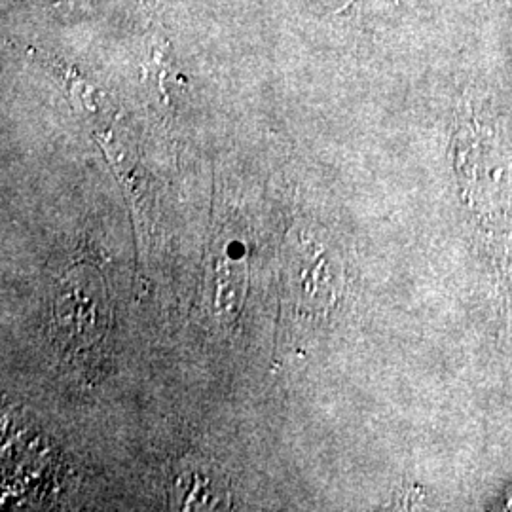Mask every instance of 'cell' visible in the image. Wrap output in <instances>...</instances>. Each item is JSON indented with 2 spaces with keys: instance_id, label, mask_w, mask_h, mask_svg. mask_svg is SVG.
<instances>
[{
  "instance_id": "obj_1",
  "label": "cell",
  "mask_w": 512,
  "mask_h": 512,
  "mask_svg": "<svg viewBox=\"0 0 512 512\" xmlns=\"http://www.w3.org/2000/svg\"><path fill=\"white\" fill-rule=\"evenodd\" d=\"M329 258L313 245H298L291 260V291L298 313H321L329 308L334 296L330 281Z\"/></svg>"
},
{
  "instance_id": "obj_2",
  "label": "cell",
  "mask_w": 512,
  "mask_h": 512,
  "mask_svg": "<svg viewBox=\"0 0 512 512\" xmlns=\"http://www.w3.org/2000/svg\"><path fill=\"white\" fill-rule=\"evenodd\" d=\"M92 287L78 283L76 291L67 283L57 298V321L59 330L67 340V346L86 348L90 342L97 340L101 334L99 329V313H101V296L88 294Z\"/></svg>"
},
{
  "instance_id": "obj_3",
  "label": "cell",
  "mask_w": 512,
  "mask_h": 512,
  "mask_svg": "<svg viewBox=\"0 0 512 512\" xmlns=\"http://www.w3.org/2000/svg\"><path fill=\"white\" fill-rule=\"evenodd\" d=\"M173 494L184 511L220 509L222 503H226V490L220 476L211 473L207 467H188L177 478Z\"/></svg>"
},
{
  "instance_id": "obj_4",
  "label": "cell",
  "mask_w": 512,
  "mask_h": 512,
  "mask_svg": "<svg viewBox=\"0 0 512 512\" xmlns=\"http://www.w3.org/2000/svg\"><path fill=\"white\" fill-rule=\"evenodd\" d=\"M219 310L224 315H234L241 304L245 291V270H226L219 264Z\"/></svg>"
}]
</instances>
